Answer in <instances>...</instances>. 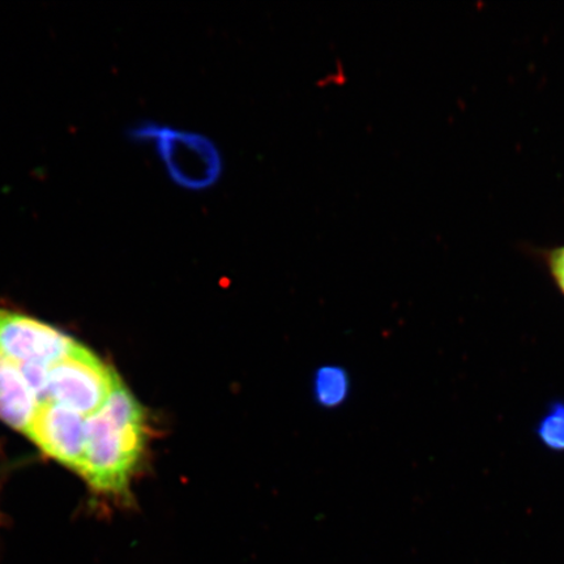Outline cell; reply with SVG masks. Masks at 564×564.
Instances as JSON below:
<instances>
[{"instance_id":"1","label":"cell","mask_w":564,"mask_h":564,"mask_svg":"<svg viewBox=\"0 0 564 564\" xmlns=\"http://www.w3.org/2000/svg\"><path fill=\"white\" fill-rule=\"evenodd\" d=\"M147 443L145 409L122 382L87 420L79 476L98 494L126 497Z\"/></svg>"},{"instance_id":"2","label":"cell","mask_w":564,"mask_h":564,"mask_svg":"<svg viewBox=\"0 0 564 564\" xmlns=\"http://www.w3.org/2000/svg\"><path fill=\"white\" fill-rule=\"evenodd\" d=\"M129 137L138 143L153 145L169 180L176 187L204 193L216 187L223 178L221 148L207 133L147 121L132 127Z\"/></svg>"},{"instance_id":"3","label":"cell","mask_w":564,"mask_h":564,"mask_svg":"<svg viewBox=\"0 0 564 564\" xmlns=\"http://www.w3.org/2000/svg\"><path fill=\"white\" fill-rule=\"evenodd\" d=\"M121 383L122 379L111 366L83 344L76 343L67 356L48 369L42 404L59 405L89 419L100 411Z\"/></svg>"},{"instance_id":"4","label":"cell","mask_w":564,"mask_h":564,"mask_svg":"<svg viewBox=\"0 0 564 564\" xmlns=\"http://www.w3.org/2000/svg\"><path fill=\"white\" fill-rule=\"evenodd\" d=\"M76 343L34 317L0 308V355L12 362L51 366L67 356Z\"/></svg>"},{"instance_id":"5","label":"cell","mask_w":564,"mask_h":564,"mask_svg":"<svg viewBox=\"0 0 564 564\" xmlns=\"http://www.w3.org/2000/svg\"><path fill=\"white\" fill-rule=\"evenodd\" d=\"M87 420L69 409L42 404L25 436L55 462L80 475Z\"/></svg>"},{"instance_id":"6","label":"cell","mask_w":564,"mask_h":564,"mask_svg":"<svg viewBox=\"0 0 564 564\" xmlns=\"http://www.w3.org/2000/svg\"><path fill=\"white\" fill-rule=\"evenodd\" d=\"M37 411V400L19 366L0 355V420L26 435Z\"/></svg>"},{"instance_id":"7","label":"cell","mask_w":564,"mask_h":564,"mask_svg":"<svg viewBox=\"0 0 564 564\" xmlns=\"http://www.w3.org/2000/svg\"><path fill=\"white\" fill-rule=\"evenodd\" d=\"M350 379L341 366H322L314 377V398L322 408L334 409L347 401Z\"/></svg>"},{"instance_id":"8","label":"cell","mask_w":564,"mask_h":564,"mask_svg":"<svg viewBox=\"0 0 564 564\" xmlns=\"http://www.w3.org/2000/svg\"><path fill=\"white\" fill-rule=\"evenodd\" d=\"M521 250L544 267L550 280L564 297V243L552 247L523 245Z\"/></svg>"},{"instance_id":"9","label":"cell","mask_w":564,"mask_h":564,"mask_svg":"<svg viewBox=\"0 0 564 564\" xmlns=\"http://www.w3.org/2000/svg\"><path fill=\"white\" fill-rule=\"evenodd\" d=\"M538 433L547 448L564 451V404L550 408L540 422Z\"/></svg>"}]
</instances>
